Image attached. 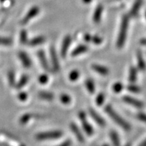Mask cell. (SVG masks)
Wrapping results in <instances>:
<instances>
[{
  "label": "cell",
  "instance_id": "obj_1",
  "mask_svg": "<svg viewBox=\"0 0 146 146\" xmlns=\"http://www.w3.org/2000/svg\"><path fill=\"white\" fill-rule=\"evenodd\" d=\"M105 111L118 125H119L120 127L123 128L125 131H130L131 125L123 118H122L114 110H113L111 106H106L105 107Z\"/></svg>",
  "mask_w": 146,
  "mask_h": 146
},
{
  "label": "cell",
  "instance_id": "obj_2",
  "mask_svg": "<svg viewBox=\"0 0 146 146\" xmlns=\"http://www.w3.org/2000/svg\"><path fill=\"white\" fill-rule=\"evenodd\" d=\"M128 26H129V18L128 16H125L122 19L119 34H118L117 42H116V45L118 48H121L125 45L127 35Z\"/></svg>",
  "mask_w": 146,
  "mask_h": 146
},
{
  "label": "cell",
  "instance_id": "obj_3",
  "mask_svg": "<svg viewBox=\"0 0 146 146\" xmlns=\"http://www.w3.org/2000/svg\"><path fill=\"white\" fill-rule=\"evenodd\" d=\"M63 133L61 131H51L46 132H41L36 135L35 138L39 141L47 139H55L60 138L62 136Z\"/></svg>",
  "mask_w": 146,
  "mask_h": 146
},
{
  "label": "cell",
  "instance_id": "obj_4",
  "mask_svg": "<svg viewBox=\"0 0 146 146\" xmlns=\"http://www.w3.org/2000/svg\"><path fill=\"white\" fill-rule=\"evenodd\" d=\"M40 12V9L39 7L37 6H33L32 7L30 10H29V12L26 14V15L24 16V18L22 19L21 21V24L22 25H25L27 23H29V21L31 20H32L33 18H34L35 16L39 14Z\"/></svg>",
  "mask_w": 146,
  "mask_h": 146
},
{
  "label": "cell",
  "instance_id": "obj_5",
  "mask_svg": "<svg viewBox=\"0 0 146 146\" xmlns=\"http://www.w3.org/2000/svg\"><path fill=\"white\" fill-rule=\"evenodd\" d=\"M50 58H51V62L52 64V67L54 69V71L55 72H58L60 70V66L59 61H58V58L57 56V53L55 50V47L54 46H52L50 47Z\"/></svg>",
  "mask_w": 146,
  "mask_h": 146
},
{
  "label": "cell",
  "instance_id": "obj_6",
  "mask_svg": "<svg viewBox=\"0 0 146 146\" xmlns=\"http://www.w3.org/2000/svg\"><path fill=\"white\" fill-rule=\"evenodd\" d=\"M72 42V37L70 35H66L64 38L61 47V56L62 58H65L66 56L67 52H68L69 47Z\"/></svg>",
  "mask_w": 146,
  "mask_h": 146
},
{
  "label": "cell",
  "instance_id": "obj_7",
  "mask_svg": "<svg viewBox=\"0 0 146 146\" xmlns=\"http://www.w3.org/2000/svg\"><path fill=\"white\" fill-rule=\"evenodd\" d=\"M123 100L126 103L129 104L137 108H142L143 107V103L139 100L135 99L132 97L129 96H125L123 97Z\"/></svg>",
  "mask_w": 146,
  "mask_h": 146
},
{
  "label": "cell",
  "instance_id": "obj_8",
  "mask_svg": "<svg viewBox=\"0 0 146 146\" xmlns=\"http://www.w3.org/2000/svg\"><path fill=\"white\" fill-rule=\"evenodd\" d=\"M18 57L21 60V62L23 64V65L25 68H30L32 65L31 60L28 56V54L25 52H20L18 54Z\"/></svg>",
  "mask_w": 146,
  "mask_h": 146
},
{
  "label": "cell",
  "instance_id": "obj_9",
  "mask_svg": "<svg viewBox=\"0 0 146 146\" xmlns=\"http://www.w3.org/2000/svg\"><path fill=\"white\" fill-rule=\"evenodd\" d=\"M70 127L72 131V133H74V135H75L76 139H78V141L81 142V143H83L85 141V138H84L83 133L80 131L79 128L77 127V125H75L74 123H71Z\"/></svg>",
  "mask_w": 146,
  "mask_h": 146
},
{
  "label": "cell",
  "instance_id": "obj_10",
  "mask_svg": "<svg viewBox=\"0 0 146 146\" xmlns=\"http://www.w3.org/2000/svg\"><path fill=\"white\" fill-rule=\"evenodd\" d=\"M37 56L39 59V62L41 63V66L45 69V70H50V66H49L48 62L47 60V58L45 56V52L43 51L40 50L37 52Z\"/></svg>",
  "mask_w": 146,
  "mask_h": 146
},
{
  "label": "cell",
  "instance_id": "obj_11",
  "mask_svg": "<svg viewBox=\"0 0 146 146\" xmlns=\"http://www.w3.org/2000/svg\"><path fill=\"white\" fill-rule=\"evenodd\" d=\"M89 114H90L91 116L93 118L95 121L101 127H105L106 126V121L100 115H99L94 110L90 108L89 109Z\"/></svg>",
  "mask_w": 146,
  "mask_h": 146
},
{
  "label": "cell",
  "instance_id": "obj_12",
  "mask_svg": "<svg viewBox=\"0 0 146 146\" xmlns=\"http://www.w3.org/2000/svg\"><path fill=\"white\" fill-rule=\"evenodd\" d=\"M81 122L82 123V126H83V129L84 131H85L89 136L92 135L94 133V128H93L92 126L88 123V121L87 120V118H84V119L81 120Z\"/></svg>",
  "mask_w": 146,
  "mask_h": 146
},
{
  "label": "cell",
  "instance_id": "obj_13",
  "mask_svg": "<svg viewBox=\"0 0 146 146\" xmlns=\"http://www.w3.org/2000/svg\"><path fill=\"white\" fill-rule=\"evenodd\" d=\"M91 68H93L95 72H98V74H101V75H107L109 74V69L106 67L103 66L99 64H93L91 66Z\"/></svg>",
  "mask_w": 146,
  "mask_h": 146
},
{
  "label": "cell",
  "instance_id": "obj_14",
  "mask_svg": "<svg viewBox=\"0 0 146 146\" xmlns=\"http://www.w3.org/2000/svg\"><path fill=\"white\" fill-rule=\"evenodd\" d=\"M137 65L138 68L140 70L145 71L146 69V64L144 61L143 55L140 51L137 52Z\"/></svg>",
  "mask_w": 146,
  "mask_h": 146
},
{
  "label": "cell",
  "instance_id": "obj_15",
  "mask_svg": "<svg viewBox=\"0 0 146 146\" xmlns=\"http://www.w3.org/2000/svg\"><path fill=\"white\" fill-rule=\"evenodd\" d=\"M87 50H88V47L85 45H80L72 51V53H71V56H73V57H75V56H79V55L86 52Z\"/></svg>",
  "mask_w": 146,
  "mask_h": 146
},
{
  "label": "cell",
  "instance_id": "obj_16",
  "mask_svg": "<svg viewBox=\"0 0 146 146\" xmlns=\"http://www.w3.org/2000/svg\"><path fill=\"white\" fill-rule=\"evenodd\" d=\"M45 41V38L43 36H36V37L33 38L31 40H30L28 42V45L30 46H37V45H40L43 44Z\"/></svg>",
  "mask_w": 146,
  "mask_h": 146
},
{
  "label": "cell",
  "instance_id": "obj_17",
  "mask_svg": "<svg viewBox=\"0 0 146 146\" xmlns=\"http://www.w3.org/2000/svg\"><path fill=\"white\" fill-rule=\"evenodd\" d=\"M38 96H39L40 99L49 102L52 101L54 98V96L52 93L45 91H40L39 94H38Z\"/></svg>",
  "mask_w": 146,
  "mask_h": 146
},
{
  "label": "cell",
  "instance_id": "obj_18",
  "mask_svg": "<svg viewBox=\"0 0 146 146\" xmlns=\"http://www.w3.org/2000/svg\"><path fill=\"white\" fill-rule=\"evenodd\" d=\"M102 12H103V7H102V5H99L96 8V10H95L94 17H93V20H94L95 23H100L102 18Z\"/></svg>",
  "mask_w": 146,
  "mask_h": 146
},
{
  "label": "cell",
  "instance_id": "obj_19",
  "mask_svg": "<svg viewBox=\"0 0 146 146\" xmlns=\"http://www.w3.org/2000/svg\"><path fill=\"white\" fill-rule=\"evenodd\" d=\"M35 115L32 114H29V113H27V114H23V116L20 118L19 122L21 125H26L27 123H28L30 120H31L33 118L35 117Z\"/></svg>",
  "mask_w": 146,
  "mask_h": 146
},
{
  "label": "cell",
  "instance_id": "obj_20",
  "mask_svg": "<svg viewBox=\"0 0 146 146\" xmlns=\"http://www.w3.org/2000/svg\"><path fill=\"white\" fill-rule=\"evenodd\" d=\"M138 71L135 67H131L129 70V80L131 83H135L137 81V78Z\"/></svg>",
  "mask_w": 146,
  "mask_h": 146
},
{
  "label": "cell",
  "instance_id": "obj_21",
  "mask_svg": "<svg viewBox=\"0 0 146 146\" xmlns=\"http://www.w3.org/2000/svg\"><path fill=\"white\" fill-rule=\"evenodd\" d=\"M110 139L112 143L114 146H120V141L119 136H118V133L115 131H111L110 133Z\"/></svg>",
  "mask_w": 146,
  "mask_h": 146
},
{
  "label": "cell",
  "instance_id": "obj_22",
  "mask_svg": "<svg viewBox=\"0 0 146 146\" xmlns=\"http://www.w3.org/2000/svg\"><path fill=\"white\" fill-rule=\"evenodd\" d=\"M29 80V76L26 75V74H24V75L22 76V77L20 78L19 81L18 82V83L16 84V88L18 89L23 88V87L25 86L27 83H28Z\"/></svg>",
  "mask_w": 146,
  "mask_h": 146
},
{
  "label": "cell",
  "instance_id": "obj_23",
  "mask_svg": "<svg viewBox=\"0 0 146 146\" xmlns=\"http://www.w3.org/2000/svg\"><path fill=\"white\" fill-rule=\"evenodd\" d=\"M85 87H86V89H87V91L90 93L91 94H94L95 90H96V86H95V83L93 80L91 79H87L85 81Z\"/></svg>",
  "mask_w": 146,
  "mask_h": 146
},
{
  "label": "cell",
  "instance_id": "obj_24",
  "mask_svg": "<svg viewBox=\"0 0 146 146\" xmlns=\"http://www.w3.org/2000/svg\"><path fill=\"white\" fill-rule=\"evenodd\" d=\"M20 41L23 45L28 44V33H27V31L22 30L21 31V33H20Z\"/></svg>",
  "mask_w": 146,
  "mask_h": 146
},
{
  "label": "cell",
  "instance_id": "obj_25",
  "mask_svg": "<svg viewBox=\"0 0 146 146\" xmlns=\"http://www.w3.org/2000/svg\"><path fill=\"white\" fill-rule=\"evenodd\" d=\"M8 82L10 86H16V79H15V74L13 71H10L8 74Z\"/></svg>",
  "mask_w": 146,
  "mask_h": 146
},
{
  "label": "cell",
  "instance_id": "obj_26",
  "mask_svg": "<svg viewBox=\"0 0 146 146\" xmlns=\"http://www.w3.org/2000/svg\"><path fill=\"white\" fill-rule=\"evenodd\" d=\"M60 101L62 104L65 105H68L69 104H70L71 102V97L68 96V94H62L60 96Z\"/></svg>",
  "mask_w": 146,
  "mask_h": 146
},
{
  "label": "cell",
  "instance_id": "obj_27",
  "mask_svg": "<svg viewBox=\"0 0 146 146\" xmlns=\"http://www.w3.org/2000/svg\"><path fill=\"white\" fill-rule=\"evenodd\" d=\"M79 76H80L79 72H78L77 70H72V72H70V74H69V76H68V78L71 81L74 82V81H76V80L79 78Z\"/></svg>",
  "mask_w": 146,
  "mask_h": 146
},
{
  "label": "cell",
  "instance_id": "obj_28",
  "mask_svg": "<svg viewBox=\"0 0 146 146\" xmlns=\"http://www.w3.org/2000/svg\"><path fill=\"white\" fill-rule=\"evenodd\" d=\"M127 90L133 93V94H139L141 91V88L137 85H129L127 86Z\"/></svg>",
  "mask_w": 146,
  "mask_h": 146
},
{
  "label": "cell",
  "instance_id": "obj_29",
  "mask_svg": "<svg viewBox=\"0 0 146 146\" xmlns=\"http://www.w3.org/2000/svg\"><path fill=\"white\" fill-rule=\"evenodd\" d=\"M12 43V40L8 37H3L0 36V45H5L8 46L11 45Z\"/></svg>",
  "mask_w": 146,
  "mask_h": 146
},
{
  "label": "cell",
  "instance_id": "obj_30",
  "mask_svg": "<svg viewBox=\"0 0 146 146\" xmlns=\"http://www.w3.org/2000/svg\"><path fill=\"white\" fill-rule=\"evenodd\" d=\"M105 101V96L104 94L100 93V94H98V96H97L96 102V104L98 106H102L104 104V102Z\"/></svg>",
  "mask_w": 146,
  "mask_h": 146
},
{
  "label": "cell",
  "instance_id": "obj_31",
  "mask_svg": "<svg viewBox=\"0 0 146 146\" xmlns=\"http://www.w3.org/2000/svg\"><path fill=\"white\" fill-rule=\"evenodd\" d=\"M123 85L121 83H116L112 87L113 91H114L115 93H116V94L120 93V91L123 90Z\"/></svg>",
  "mask_w": 146,
  "mask_h": 146
},
{
  "label": "cell",
  "instance_id": "obj_32",
  "mask_svg": "<svg viewBox=\"0 0 146 146\" xmlns=\"http://www.w3.org/2000/svg\"><path fill=\"white\" fill-rule=\"evenodd\" d=\"M38 80H39V82L41 84H46L49 81V77L47 74H43L39 76Z\"/></svg>",
  "mask_w": 146,
  "mask_h": 146
},
{
  "label": "cell",
  "instance_id": "obj_33",
  "mask_svg": "<svg viewBox=\"0 0 146 146\" xmlns=\"http://www.w3.org/2000/svg\"><path fill=\"white\" fill-rule=\"evenodd\" d=\"M103 41V39H102L101 37L98 36H91V42H93L94 44L96 45H100L101 44Z\"/></svg>",
  "mask_w": 146,
  "mask_h": 146
},
{
  "label": "cell",
  "instance_id": "obj_34",
  "mask_svg": "<svg viewBox=\"0 0 146 146\" xmlns=\"http://www.w3.org/2000/svg\"><path fill=\"white\" fill-rule=\"evenodd\" d=\"M18 99L21 100V101L25 102L26 101L27 98H28V94H27L26 92H24V91H23V92L19 93V94L18 95Z\"/></svg>",
  "mask_w": 146,
  "mask_h": 146
},
{
  "label": "cell",
  "instance_id": "obj_35",
  "mask_svg": "<svg viewBox=\"0 0 146 146\" xmlns=\"http://www.w3.org/2000/svg\"><path fill=\"white\" fill-rule=\"evenodd\" d=\"M137 117L139 120L143 122V123H146V114H144L143 112H139L138 113L137 115Z\"/></svg>",
  "mask_w": 146,
  "mask_h": 146
},
{
  "label": "cell",
  "instance_id": "obj_36",
  "mask_svg": "<svg viewBox=\"0 0 146 146\" xmlns=\"http://www.w3.org/2000/svg\"><path fill=\"white\" fill-rule=\"evenodd\" d=\"M71 145H72V141L70 139H67L58 146H71Z\"/></svg>",
  "mask_w": 146,
  "mask_h": 146
},
{
  "label": "cell",
  "instance_id": "obj_37",
  "mask_svg": "<svg viewBox=\"0 0 146 146\" xmlns=\"http://www.w3.org/2000/svg\"><path fill=\"white\" fill-rule=\"evenodd\" d=\"M91 35L89 34H85L84 35V40L87 42H91Z\"/></svg>",
  "mask_w": 146,
  "mask_h": 146
},
{
  "label": "cell",
  "instance_id": "obj_38",
  "mask_svg": "<svg viewBox=\"0 0 146 146\" xmlns=\"http://www.w3.org/2000/svg\"><path fill=\"white\" fill-rule=\"evenodd\" d=\"M140 43L142 45H145L146 46V39H142L140 40Z\"/></svg>",
  "mask_w": 146,
  "mask_h": 146
},
{
  "label": "cell",
  "instance_id": "obj_39",
  "mask_svg": "<svg viewBox=\"0 0 146 146\" xmlns=\"http://www.w3.org/2000/svg\"><path fill=\"white\" fill-rule=\"evenodd\" d=\"M139 146H146V139L144 140V141L142 142V143Z\"/></svg>",
  "mask_w": 146,
  "mask_h": 146
},
{
  "label": "cell",
  "instance_id": "obj_40",
  "mask_svg": "<svg viewBox=\"0 0 146 146\" xmlns=\"http://www.w3.org/2000/svg\"><path fill=\"white\" fill-rule=\"evenodd\" d=\"M83 1L84 2H85V3H89V2H91V1H92V0H83Z\"/></svg>",
  "mask_w": 146,
  "mask_h": 146
},
{
  "label": "cell",
  "instance_id": "obj_41",
  "mask_svg": "<svg viewBox=\"0 0 146 146\" xmlns=\"http://www.w3.org/2000/svg\"><path fill=\"white\" fill-rule=\"evenodd\" d=\"M6 1H7V0H0V2L3 3H5Z\"/></svg>",
  "mask_w": 146,
  "mask_h": 146
},
{
  "label": "cell",
  "instance_id": "obj_42",
  "mask_svg": "<svg viewBox=\"0 0 146 146\" xmlns=\"http://www.w3.org/2000/svg\"><path fill=\"white\" fill-rule=\"evenodd\" d=\"M125 146H131V143H127V144H126Z\"/></svg>",
  "mask_w": 146,
  "mask_h": 146
},
{
  "label": "cell",
  "instance_id": "obj_43",
  "mask_svg": "<svg viewBox=\"0 0 146 146\" xmlns=\"http://www.w3.org/2000/svg\"><path fill=\"white\" fill-rule=\"evenodd\" d=\"M101 146H110V145H108V144H104V145H101Z\"/></svg>",
  "mask_w": 146,
  "mask_h": 146
},
{
  "label": "cell",
  "instance_id": "obj_44",
  "mask_svg": "<svg viewBox=\"0 0 146 146\" xmlns=\"http://www.w3.org/2000/svg\"><path fill=\"white\" fill-rule=\"evenodd\" d=\"M21 146H25V145H21Z\"/></svg>",
  "mask_w": 146,
  "mask_h": 146
},
{
  "label": "cell",
  "instance_id": "obj_45",
  "mask_svg": "<svg viewBox=\"0 0 146 146\" xmlns=\"http://www.w3.org/2000/svg\"><path fill=\"white\" fill-rule=\"evenodd\" d=\"M145 16H146V14H145Z\"/></svg>",
  "mask_w": 146,
  "mask_h": 146
}]
</instances>
